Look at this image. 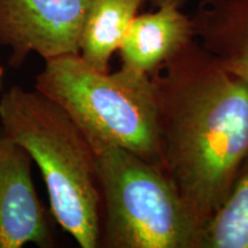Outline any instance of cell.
Wrapping results in <instances>:
<instances>
[{
    "label": "cell",
    "instance_id": "9c48e42d",
    "mask_svg": "<svg viewBox=\"0 0 248 248\" xmlns=\"http://www.w3.org/2000/svg\"><path fill=\"white\" fill-rule=\"evenodd\" d=\"M145 0H94L79 42V57L93 69L107 73L130 24Z\"/></svg>",
    "mask_w": 248,
    "mask_h": 248
},
{
    "label": "cell",
    "instance_id": "8992f818",
    "mask_svg": "<svg viewBox=\"0 0 248 248\" xmlns=\"http://www.w3.org/2000/svg\"><path fill=\"white\" fill-rule=\"evenodd\" d=\"M32 159L20 145L0 136V248L33 244L53 246L31 175Z\"/></svg>",
    "mask_w": 248,
    "mask_h": 248
},
{
    "label": "cell",
    "instance_id": "3957f363",
    "mask_svg": "<svg viewBox=\"0 0 248 248\" xmlns=\"http://www.w3.org/2000/svg\"><path fill=\"white\" fill-rule=\"evenodd\" d=\"M35 89L76 123L93 151L117 146L163 169L159 104L151 76L93 69L79 54L45 61Z\"/></svg>",
    "mask_w": 248,
    "mask_h": 248
},
{
    "label": "cell",
    "instance_id": "ba28073f",
    "mask_svg": "<svg viewBox=\"0 0 248 248\" xmlns=\"http://www.w3.org/2000/svg\"><path fill=\"white\" fill-rule=\"evenodd\" d=\"M192 22L197 42L248 85V0H202Z\"/></svg>",
    "mask_w": 248,
    "mask_h": 248
},
{
    "label": "cell",
    "instance_id": "7c38bea8",
    "mask_svg": "<svg viewBox=\"0 0 248 248\" xmlns=\"http://www.w3.org/2000/svg\"><path fill=\"white\" fill-rule=\"evenodd\" d=\"M2 74H4V70H2V68L0 67V82H1V77H2Z\"/></svg>",
    "mask_w": 248,
    "mask_h": 248
},
{
    "label": "cell",
    "instance_id": "277c9868",
    "mask_svg": "<svg viewBox=\"0 0 248 248\" xmlns=\"http://www.w3.org/2000/svg\"><path fill=\"white\" fill-rule=\"evenodd\" d=\"M108 248H195L200 225L166 171L117 146L95 151Z\"/></svg>",
    "mask_w": 248,
    "mask_h": 248
},
{
    "label": "cell",
    "instance_id": "7a4b0ae2",
    "mask_svg": "<svg viewBox=\"0 0 248 248\" xmlns=\"http://www.w3.org/2000/svg\"><path fill=\"white\" fill-rule=\"evenodd\" d=\"M0 124L38 166L59 225L82 248L100 246L97 157L76 123L36 89L13 86L0 99Z\"/></svg>",
    "mask_w": 248,
    "mask_h": 248
},
{
    "label": "cell",
    "instance_id": "52a82bcc",
    "mask_svg": "<svg viewBox=\"0 0 248 248\" xmlns=\"http://www.w3.org/2000/svg\"><path fill=\"white\" fill-rule=\"evenodd\" d=\"M137 14L119 49L122 68L152 76L195 39L192 17L182 7L163 5Z\"/></svg>",
    "mask_w": 248,
    "mask_h": 248
},
{
    "label": "cell",
    "instance_id": "6da1fadb",
    "mask_svg": "<svg viewBox=\"0 0 248 248\" xmlns=\"http://www.w3.org/2000/svg\"><path fill=\"white\" fill-rule=\"evenodd\" d=\"M151 77L163 170L201 229L248 161V85L197 39Z\"/></svg>",
    "mask_w": 248,
    "mask_h": 248
},
{
    "label": "cell",
    "instance_id": "30bf717a",
    "mask_svg": "<svg viewBox=\"0 0 248 248\" xmlns=\"http://www.w3.org/2000/svg\"><path fill=\"white\" fill-rule=\"evenodd\" d=\"M195 248H248V161L224 202L200 229Z\"/></svg>",
    "mask_w": 248,
    "mask_h": 248
},
{
    "label": "cell",
    "instance_id": "5b68a950",
    "mask_svg": "<svg viewBox=\"0 0 248 248\" xmlns=\"http://www.w3.org/2000/svg\"><path fill=\"white\" fill-rule=\"evenodd\" d=\"M94 0H0V44L18 68L31 53L44 60L78 54Z\"/></svg>",
    "mask_w": 248,
    "mask_h": 248
},
{
    "label": "cell",
    "instance_id": "8fae6325",
    "mask_svg": "<svg viewBox=\"0 0 248 248\" xmlns=\"http://www.w3.org/2000/svg\"><path fill=\"white\" fill-rule=\"evenodd\" d=\"M145 1L150 2L151 5L155 6V7H159V6L163 5H175L178 6V7H182L186 2V0H145Z\"/></svg>",
    "mask_w": 248,
    "mask_h": 248
}]
</instances>
